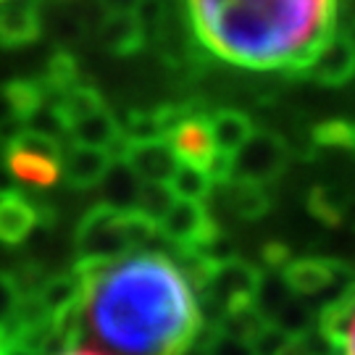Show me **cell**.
Segmentation results:
<instances>
[{
    "instance_id": "18",
    "label": "cell",
    "mask_w": 355,
    "mask_h": 355,
    "mask_svg": "<svg viewBox=\"0 0 355 355\" xmlns=\"http://www.w3.org/2000/svg\"><path fill=\"white\" fill-rule=\"evenodd\" d=\"M132 16L137 19V24L142 26L145 37H148V42H150L153 37H161V35H164L168 11H166L164 0H140Z\"/></svg>"
},
{
    "instance_id": "20",
    "label": "cell",
    "mask_w": 355,
    "mask_h": 355,
    "mask_svg": "<svg viewBox=\"0 0 355 355\" xmlns=\"http://www.w3.org/2000/svg\"><path fill=\"white\" fill-rule=\"evenodd\" d=\"M205 174L203 168H195V166L179 164L177 174L171 177V190L182 195V198H195L205 190Z\"/></svg>"
},
{
    "instance_id": "5",
    "label": "cell",
    "mask_w": 355,
    "mask_h": 355,
    "mask_svg": "<svg viewBox=\"0 0 355 355\" xmlns=\"http://www.w3.org/2000/svg\"><path fill=\"white\" fill-rule=\"evenodd\" d=\"M300 74L329 87L350 82L355 76V37L347 32H334Z\"/></svg>"
},
{
    "instance_id": "10",
    "label": "cell",
    "mask_w": 355,
    "mask_h": 355,
    "mask_svg": "<svg viewBox=\"0 0 355 355\" xmlns=\"http://www.w3.org/2000/svg\"><path fill=\"white\" fill-rule=\"evenodd\" d=\"M114 155L108 150H98V148H82V145H71L64 153V164H61V179H66L69 187L74 190H89L95 184H101Z\"/></svg>"
},
{
    "instance_id": "4",
    "label": "cell",
    "mask_w": 355,
    "mask_h": 355,
    "mask_svg": "<svg viewBox=\"0 0 355 355\" xmlns=\"http://www.w3.org/2000/svg\"><path fill=\"white\" fill-rule=\"evenodd\" d=\"M64 142L42 137L24 129L19 137H13L6 145L3 164L11 171V177L21 184H32L40 190L53 187L61 179V164H64Z\"/></svg>"
},
{
    "instance_id": "23",
    "label": "cell",
    "mask_w": 355,
    "mask_h": 355,
    "mask_svg": "<svg viewBox=\"0 0 355 355\" xmlns=\"http://www.w3.org/2000/svg\"><path fill=\"white\" fill-rule=\"evenodd\" d=\"M16 119H19V116H16V111H13L8 95H6L3 87H0V127H3V124H8V121H16Z\"/></svg>"
},
{
    "instance_id": "27",
    "label": "cell",
    "mask_w": 355,
    "mask_h": 355,
    "mask_svg": "<svg viewBox=\"0 0 355 355\" xmlns=\"http://www.w3.org/2000/svg\"><path fill=\"white\" fill-rule=\"evenodd\" d=\"M0 3H6V0H0Z\"/></svg>"
},
{
    "instance_id": "24",
    "label": "cell",
    "mask_w": 355,
    "mask_h": 355,
    "mask_svg": "<svg viewBox=\"0 0 355 355\" xmlns=\"http://www.w3.org/2000/svg\"><path fill=\"white\" fill-rule=\"evenodd\" d=\"M58 355H108V353H103V350L92 347V345L79 343V345H74V347H69V350H64V353H58Z\"/></svg>"
},
{
    "instance_id": "13",
    "label": "cell",
    "mask_w": 355,
    "mask_h": 355,
    "mask_svg": "<svg viewBox=\"0 0 355 355\" xmlns=\"http://www.w3.org/2000/svg\"><path fill=\"white\" fill-rule=\"evenodd\" d=\"M137 174L129 168L121 158H116V164H111L108 174L103 179V198L105 203L103 205H111L116 211H129L127 203L129 200H137Z\"/></svg>"
},
{
    "instance_id": "9",
    "label": "cell",
    "mask_w": 355,
    "mask_h": 355,
    "mask_svg": "<svg viewBox=\"0 0 355 355\" xmlns=\"http://www.w3.org/2000/svg\"><path fill=\"white\" fill-rule=\"evenodd\" d=\"M124 164L145 182H166L177 174L179 158L166 140L127 142L119 155Z\"/></svg>"
},
{
    "instance_id": "7",
    "label": "cell",
    "mask_w": 355,
    "mask_h": 355,
    "mask_svg": "<svg viewBox=\"0 0 355 355\" xmlns=\"http://www.w3.org/2000/svg\"><path fill=\"white\" fill-rule=\"evenodd\" d=\"M42 35V0H6L0 3V48L19 51Z\"/></svg>"
},
{
    "instance_id": "6",
    "label": "cell",
    "mask_w": 355,
    "mask_h": 355,
    "mask_svg": "<svg viewBox=\"0 0 355 355\" xmlns=\"http://www.w3.org/2000/svg\"><path fill=\"white\" fill-rule=\"evenodd\" d=\"M166 142L171 145V150L177 153L179 164L195 166V168H203V171H211L216 155H218L214 132H211V121L198 114L187 116L166 137Z\"/></svg>"
},
{
    "instance_id": "3",
    "label": "cell",
    "mask_w": 355,
    "mask_h": 355,
    "mask_svg": "<svg viewBox=\"0 0 355 355\" xmlns=\"http://www.w3.org/2000/svg\"><path fill=\"white\" fill-rule=\"evenodd\" d=\"M153 237V218L140 211H116L111 205L89 208L74 234L76 266H101L124 253L148 245Z\"/></svg>"
},
{
    "instance_id": "17",
    "label": "cell",
    "mask_w": 355,
    "mask_h": 355,
    "mask_svg": "<svg viewBox=\"0 0 355 355\" xmlns=\"http://www.w3.org/2000/svg\"><path fill=\"white\" fill-rule=\"evenodd\" d=\"M331 345L337 355H355V292L331 316Z\"/></svg>"
},
{
    "instance_id": "21",
    "label": "cell",
    "mask_w": 355,
    "mask_h": 355,
    "mask_svg": "<svg viewBox=\"0 0 355 355\" xmlns=\"http://www.w3.org/2000/svg\"><path fill=\"white\" fill-rule=\"evenodd\" d=\"M85 32H87V26H85V21L79 19V16H74V13H64V16H58L55 19V24H53V37L61 42V48H71L74 42H79V40L85 37Z\"/></svg>"
},
{
    "instance_id": "14",
    "label": "cell",
    "mask_w": 355,
    "mask_h": 355,
    "mask_svg": "<svg viewBox=\"0 0 355 355\" xmlns=\"http://www.w3.org/2000/svg\"><path fill=\"white\" fill-rule=\"evenodd\" d=\"M58 108H61V114H64L66 124L69 129L74 127L76 121H82V119H87L92 114H101L105 111L108 105H105V98L101 95V89H95L92 85H76L66 92L61 103H58Z\"/></svg>"
},
{
    "instance_id": "2",
    "label": "cell",
    "mask_w": 355,
    "mask_h": 355,
    "mask_svg": "<svg viewBox=\"0 0 355 355\" xmlns=\"http://www.w3.org/2000/svg\"><path fill=\"white\" fill-rule=\"evenodd\" d=\"M192 37L250 71L300 74L337 32V0H184Z\"/></svg>"
},
{
    "instance_id": "16",
    "label": "cell",
    "mask_w": 355,
    "mask_h": 355,
    "mask_svg": "<svg viewBox=\"0 0 355 355\" xmlns=\"http://www.w3.org/2000/svg\"><path fill=\"white\" fill-rule=\"evenodd\" d=\"M3 92L8 95L13 111L21 121L26 116L35 114L40 105L48 103V92H45L40 79H11V82L3 85Z\"/></svg>"
},
{
    "instance_id": "8",
    "label": "cell",
    "mask_w": 355,
    "mask_h": 355,
    "mask_svg": "<svg viewBox=\"0 0 355 355\" xmlns=\"http://www.w3.org/2000/svg\"><path fill=\"white\" fill-rule=\"evenodd\" d=\"M48 218V208L32 203L24 192H0V242L19 245L37 229V224H51Z\"/></svg>"
},
{
    "instance_id": "1",
    "label": "cell",
    "mask_w": 355,
    "mask_h": 355,
    "mask_svg": "<svg viewBox=\"0 0 355 355\" xmlns=\"http://www.w3.org/2000/svg\"><path fill=\"white\" fill-rule=\"evenodd\" d=\"M82 274L79 327L108 355H184L203 327L200 279L168 250L135 248Z\"/></svg>"
},
{
    "instance_id": "22",
    "label": "cell",
    "mask_w": 355,
    "mask_h": 355,
    "mask_svg": "<svg viewBox=\"0 0 355 355\" xmlns=\"http://www.w3.org/2000/svg\"><path fill=\"white\" fill-rule=\"evenodd\" d=\"M105 13H135L140 0H98Z\"/></svg>"
},
{
    "instance_id": "12",
    "label": "cell",
    "mask_w": 355,
    "mask_h": 355,
    "mask_svg": "<svg viewBox=\"0 0 355 355\" xmlns=\"http://www.w3.org/2000/svg\"><path fill=\"white\" fill-rule=\"evenodd\" d=\"M98 42L114 55H135L148 45V37L132 13H105L98 24Z\"/></svg>"
},
{
    "instance_id": "11",
    "label": "cell",
    "mask_w": 355,
    "mask_h": 355,
    "mask_svg": "<svg viewBox=\"0 0 355 355\" xmlns=\"http://www.w3.org/2000/svg\"><path fill=\"white\" fill-rule=\"evenodd\" d=\"M69 142L71 145H82V148H98V150L114 153L119 148V155L124 150V132L121 124L116 121V116L105 108L101 114H92L82 121H76L74 127L69 129Z\"/></svg>"
},
{
    "instance_id": "25",
    "label": "cell",
    "mask_w": 355,
    "mask_h": 355,
    "mask_svg": "<svg viewBox=\"0 0 355 355\" xmlns=\"http://www.w3.org/2000/svg\"><path fill=\"white\" fill-rule=\"evenodd\" d=\"M0 355H11V343L6 340V334H0Z\"/></svg>"
},
{
    "instance_id": "26",
    "label": "cell",
    "mask_w": 355,
    "mask_h": 355,
    "mask_svg": "<svg viewBox=\"0 0 355 355\" xmlns=\"http://www.w3.org/2000/svg\"><path fill=\"white\" fill-rule=\"evenodd\" d=\"M3 155H6V142L0 140V164H3Z\"/></svg>"
},
{
    "instance_id": "15",
    "label": "cell",
    "mask_w": 355,
    "mask_h": 355,
    "mask_svg": "<svg viewBox=\"0 0 355 355\" xmlns=\"http://www.w3.org/2000/svg\"><path fill=\"white\" fill-rule=\"evenodd\" d=\"M211 132H214V140L218 153H232L242 148L248 137H250V121L242 114L234 111H218L211 119Z\"/></svg>"
},
{
    "instance_id": "19",
    "label": "cell",
    "mask_w": 355,
    "mask_h": 355,
    "mask_svg": "<svg viewBox=\"0 0 355 355\" xmlns=\"http://www.w3.org/2000/svg\"><path fill=\"white\" fill-rule=\"evenodd\" d=\"M21 292H19V284L13 279V274H6L0 271V334H6L8 327L13 324V318L21 308Z\"/></svg>"
}]
</instances>
